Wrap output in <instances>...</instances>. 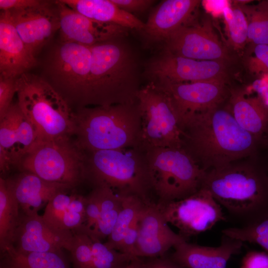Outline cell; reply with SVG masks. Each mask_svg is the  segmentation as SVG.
<instances>
[{
    "mask_svg": "<svg viewBox=\"0 0 268 268\" xmlns=\"http://www.w3.org/2000/svg\"><path fill=\"white\" fill-rule=\"evenodd\" d=\"M201 1L165 0L149 16L140 31L149 42L163 43L173 33L192 22L193 14Z\"/></svg>",
    "mask_w": 268,
    "mask_h": 268,
    "instance_id": "cell-20",
    "label": "cell"
},
{
    "mask_svg": "<svg viewBox=\"0 0 268 268\" xmlns=\"http://www.w3.org/2000/svg\"><path fill=\"white\" fill-rule=\"evenodd\" d=\"M141 120V146L182 148V132L175 109L168 95L149 82L137 95Z\"/></svg>",
    "mask_w": 268,
    "mask_h": 268,
    "instance_id": "cell-9",
    "label": "cell"
},
{
    "mask_svg": "<svg viewBox=\"0 0 268 268\" xmlns=\"http://www.w3.org/2000/svg\"><path fill=\"white\" fill-rule=\"evenodd\" d=\"M145 73L154 83L215 81L227 83L226 62L198 60L161 53L148 62Z\"/></svg>",
    "mask_w": 268,
    "mask_h": 268,
    "instance_id": "cell-12",
    "label": "cell"
},
{
    "mask_svg": "<svg viewBox=\"0 0 268 268\" xmlns=\"http://www.w3.org/2000/svg\"><path fill=\"white\" fill-rule=\"evenodd\" d=\"M185 241L170 228L156 203L145 204L139 217L136 257L164 256L171 248Z\"/></svg>",
    "mask_w": 268,
    "mask_h": 268,
    "instance_id": "cell-17",
    "label": "cell"
},
{
    "mask_svg": "<svg viewBox=\"0 0 268 268\" xmlns=\"http://www.w3.org/2000/svg\"><path fill=\"white\" fill-rule=\"evenodd\" d=\"M17 103L35 128L39 140L74 135V112L65 99L43 78L25 73L16 80Z\"/></svg>",
    "mask_w": 268,
    "mask_h": 268,
    "instance_id": "cell-6",
    "label": "cell"
},
{
    "mask_svg": "<svg viewBox=\"0 0 268 268\" xmlns=\"http://www.w3.org/2000/svg\"><path fill=\"white\" fill-rule=\"evenodd\" d=\"M98 190L100 201L99 219L90 234L102 241L111 233L122 207L123 197L107 185H94Z\"/></svg>",
    "mask_w": 268,
    "mask_h": 268,
    "instance_id": "cell-28",
    "label": "cell"
},
{
    "mask_svg": "<svg viewBox=\"0 0 268 268\" xmlns=\"http://www.w3.org/2000/svg\"><path fill=\"white\" fill-rule=\"evenodd\" d=\"M120 268H143V262L140 258H136L128 264Z\"/></svg>",
    "mask_w": 268,
    "mask_h": 268,
    "instance_id": "cell-46",
    "label": "cell"
},
{
    "mask_svg": "<svg viewBox=\"0 0 268 268\" xmlns=\"http://www.w3.org/2000/svg\"><path fill=\"white\" fill-rule=\"evenodd\" d=\"M120 8L132 14L141 12L149 8L155 2L153 0H111Z\"/></svg>",
    "mask_w": 268,
    "mask_h": 268,
    "instance_id": "cell-41",
    "label": "cell"
},
{
    "mask_svg": "<svg viewBox=\"0 0 268 268\" xmlns=\"http://www.w3.org/2000/svg\"><path fill=\"white\" fill-rule=\"evenodd\" d=\"M85 223L84 230L90 234L93 231L100 215V201L97 188L85 196Z\"/></svg>",
    "mask_w": 268,
    "mask_h": 268,
    "instance_id": "cell-36",
    "label": "cell"
},
{
    "mask_svg": "<svg viewBox=\"0 0 268 268\" xmlns=\"http://www.w3.org/2000/svg\"><path fill=\"white\" fill-rule=\"evenodd\" d=\"M31 53L14 27L8 10L0 15V76L18 78L36 65Z\"/></svg>",
    "mask_w": 268,
    "mask_h": 268,
    "instance_id": "cell-22",
    "label": "cell"
},
{
    "mask_svg": "<svg viewBox=\"0 0 268 268\" xmlns=\"http://www.w3.org/2000/svg\"><path fill=\"white\" fill-rule=\"evenodd\" d=\"M222 233L242 242L258 244L268 253V216L247 225L224 229Z\"/></svg>",
    "mask_w": 268,
    "mask_h": 268,
    "instance_id": "cell-32",
    "label": "cell"
},
{
    "mask_svg": "<svg viewBox=\"0 0 268 268\" xmlns=\"http://www.w3.org/2000/svg\"><path fill=\"white\" fill-rule=\"evenodd\" d=\"M143 268H185L174 262L171 258L164 256L150 258L146 262H143Z\"/></svg>",
    "mask_w": 268,
    "mask_h": 268,
    "instance_id": "cell-43",
    "label": "cell"
},
{
    "mask_svg": "<svg viewBox=\"0 0 268 268\" xmlns=\"http://www.w3.org/2000/svg\"><path fill=\"white\" fill-rule=\"evenodd\" d=\"M0 268H8V267L3 263H2L0 264Z\"/></svg>",
    "mask_w": 268,
    "mask_h": 268,
    "instance_id": "cell-48",
    "label": "cell"
},
{
    "mask_svg": "<svg viewBox=\"0 0 268 268\" xmlns=\"http://www.w3.org/2000/svg\"><path fill=\"white\" fill-rule=\"evenodd\" d=\"M71 9L97 21L141 31L145 23L120 8L111 0H60Z\"/></svg>",
    "mask_w": 268,
    "mask_h": 268,
    "instance_id": "cell-25",
    "label": "cell"
},
{
    "mask_svg": "<svg viewBox=\"0 0 268 268\" xmlns=\"http://www.w3.org/2000/svg\"><path fill=\"white\" fill-rule=\"evenodd\" d=\"M23 214H38L39 210L58 192L73 189L47 181L36 174L23 171L14 178L5 179Z\"/></svg>",
    "mask_w": 268,
    "mask_h": 268,
    "instance_id": "cell-23",
    "label": "cell"
},
{
    "mask_svg": "<svg viewBox=\"0 0 268 268\" xmlns=\"http://www.w3.org/2000/svg\"><path fill=\"white\" fill-rule=\"evenodd\" d=\"M89 235L92 241L91 268H120L138 258L111 249L96 237Z\"/></svg>",
    "mask_w": 268,
    "mask_h": 268,
    "instance_id": "cell-33",
    "label": "cell"
},
{
    "mask_svg": "<svg viewBox=\"0 0 268 268\" xmlns=\"http://www.w3.org/2000/svg\"><path fill=\"white\" fill-rule=\"evenodd\" d=\"M239 268H268V253L248 252L243 257Z\"/></svg>",
    "mask_w": 268,
    "mask_h": 268,
    "instance_id": "cell-40",
    "label": "cell"
},
{
    "mask_svg": "<svg viewBox=\"0 0 268 268\" xmlns=\"http://www.w3.org/2000/svg\"><path fill=\"white\" fill-rule=\"evenodd\" d=\"M223 103L180 123L182 148L205 172L257 155L264 145L238 124Z\"/></svg>",
    "mask_w": 268,
    "mask_h": 268,
    "instance_id": "cell-1",
    "label": "cell"
},
{
    "mask_svg": "<svg viewBox=\"0 0 268 268\" xmlns=\"http://www.w3.org/2000/svg\"><path fill=\"white\" fill-rule=\"evenodd\" d=\"M62 41L91 47L113 38L125 37L129 30L120 26L92 20L58 0Z\"/></svg>",
    "mask_w": 268,
    "mask_h": 268,
    "instance_id": "cell-19",
    "label": "cell"
},
{
    "mask_svg": "<svg viewBox=\"0 0 268 268\" xmlns=\"http://www.w3.org/2000/svg\"><path fill=\"white\" fill-rule=\"evenodd\" d=\"M72 232V240L68 252L73 268H91L92 241L90 235L83 229Z\"/></svg>",
    "mask_w": 268,
    "mask_h": 268,
    "instance_id": "cell-34",
    "label": "cell"
},
{
    "mask_svg": "<svg viewBox=\"0 0 268 268\" xmlns=\"http://www.w3.org/2000/svg\"><path fill=\"white\" fill-rule=\"evenodd\" d=\"M71 231L55 227L38 214H22L11 245L19 253L69 251L72 240Z\"/></svg>",
    "mask_w": 268,
    "mask_h": 268,
    "instance_id": "cell-16",
    "label": "cell"
},
{
    "mask_svg": "<svg viewBox=\"0 0 268 268\" xmlns=\"http://www.w3.org/2000/svg\"><path fill=\"white\" fill-rule=\"evenodd\" d=\"M124 37L90 47L91 60L85 107L137 101L141 88L138 60Z\"/></svg>",
    "mask_w": 268,
    "mask_h": 268,
    "instance_id": "cell-3",
    "label": "cell"
},
{
    "mask_svg": "<svg viewBox=\"0 0 268 268\" xmlns=\"http://www.w3.org/2000/svg\"><path fill=\"white\" fill-rule=\"evenodd\" d=\"M253 89L258 92V96L264 104L268 107V83H267L265 81H257L254 84Z\"/></svg>",
    "mask_w": 268,
    "mask_h": 268,
    "instance_id": "cell-45",
    "label": "cell"
},
{
    "mask_svg": "<svg viewBox=\"0 0 268 268\" xmlns=\"http://www.w3.org/2000/svg\"><path fill=\"white\" fill-rule=\"evenodd\" d=\"M264 145L268 148V130L263 138Z\"/></svg>",
    "mask_w": 268,
    "mask_h": 268,
    "instance_id": "cell-47",
    "label": "cell"
},
{
    "mask_svg": "<svg viewBox=\"0 0 268 268\" xmlns=\"http://www.w3.org/2000/svg\"><path fill=\"white\" fill-rule=\"evenodd\" d=\"M145 204H147L137 197H123L121 210L111 233L105 242L108 247L119 250L126 232L137 218Z\"/></svg>",
    "mask_w": 268,
    "mask_h": 268,
    "instance_id": "cell-29",
    "label": "cell"
},
{
    "mask_svg": "<svg viewBox=\"0 0 268 268\" xmlns=\"http://www.w3.org/2000/svg\"><path fill=\"white\" fill-rule=\"evenodd\" d=\"M145 149L157 204L186 198L201 188L205 172L183 148Z\"/></svg>",
    "mask_w": 268,
    "mask_h": 268,
    "instance_id": "cell-7",
    "label": "cell"
},
{
    "mask_svg": "<svg viewBox=\"0 0 268 268\" xmlns=\"http://www.w3.org/2000/svg\"><path fill=\"white\" fill-rule=\"evenodd\" d=\"M244 11L248 22V41L254 46L268 45V0L254 6L237 2Z\"/></svg>",
    "mask_w": 268,
    "mask_h": 268,
    "instance_id": "cell-31",
    "label": "cell"
},
{
    "mask_svg": "<svg viewBox=\"0 0 268 268\" xmlns=\"http://www.w3.org/2000/svg\"></svg>",
    "mask_w": 268,
    "mask_h": 268,
    "instance_id": "cell-49",
    "label": "cell"
},
{
    "mask_svg": "<svg viewBox=\"0 0 268 268\" xmlns=\"http://www.w3.org/2000/svg\"><path fill=\"white\" fill-rule=\"evenodd\" d=\"M254 56L246 60V66L249 71L254 73H268V45H254Z\"/></svg>",
    "mask_w": 268,
    "mask_h": 268,
    "instance_id": "cell-37",
    "label": "cell"
},
{
    "mask_svg": "<svg viewBox=\"0 0 268 268\" xmlns=\"http://www.w3.org/2000/svg\"><path fill=\"white\" fill-rule=\"evenodd\" d=\"M201 188L241 226L268 216V164L259 153L206 171Z\"/></svg>",
    "mask_w": 268,
    "mask_h": 268,
    "instance_id": "cell-2",
    "label": "cell"
},
{
    "mask_svg": "<svg viewBox=\"0 0 268 268\" xmlns=\"http://www.w3.org/2000/svg\"><path fill=\"white\" fill-rule=\"evenodd\" d=\"M87 153V180L104 184L118 195L135 196L145 203L152 202V191L146 149L141 146L103 150Z\"/></svg>",
    "mask_w": 268,
    "mask_h": 268,
    "instance_id": "cell-5",
    "label": "cell"
},
{
    "mask_svg": "<svg viewBox=\"0 0 268 268\" xmlns=\"http://www.w3.org/2000/svg\"><path fill=\"white\" fill-rule=\"evenodd\" d=\"M140 214V213L126 232L119 250L120 252L134 257H135V249L138 237V220Z\"/></svg>",
    "mask_w": 268,
    "mask_h": 268,
    "instance_id": "cell-39",
    "label": "cell"
},
{
    "mask_svg": "<svg viewBox=\"0 0 268 268\" xmlns=\"http://www.w3.org/2000/svg\"><path fill=\"white\" fill-rule=\"evenodd\" d=\"M39 140L37 132L20 109L12 103L0 119V169L5 173L13 166H19Z\"/></svg>",
    "mask_w": 268,
    "mask_h": 268,
    "instance_id": "cell-15",
    "label": "cell"
},
{
    "mask_svg": "<svg viewBox=\"0 0 268 268\" xmlns=\"http://www.w3.org/2000/svg\"><path fill=\"white\" fill-rule=\"evenodd\" d=\"M42 1L39 0H0V8L3 11L21 10L37 6Z\"/></svg>",
    "mask_w": 268,
    "mask_h": 268,
    "instance_id": "cell-42",
    "label": "cell"
},
{
    "mask_svg": "<svg viewBox=\"0 0 268 268\" xmlns=\"http://www.w3.org/2000/svg\"><path fill=\"white\" fill-rule=\"evenodd\" d=\"M227 106L238 124L263 141L268 130V107L258 96H246L245 89H229Z\"/></svg>",
    "mask_w": 268,
    "mask_h": 268,
    "instance_id": "cell-24",
    "label": "cell"
},
{
    "mask_svg": "<svg viewBox=\"0 0 268 268\" xmlns=\"http://www.w3.org/2000/svg\"><path fill=\"white\" fill-rule=\"evenodd\" d=\"M9 12L16 31L34 55L60 28L57 5L56 9L46 1L35 6Z\"/></svg>",
    "mask_w": 268,
    "mask_h": 268,
    "instance_id": "cell-18",
    "label": "cell"
},
{
    "mask_svg": "<svg viewBox=\"0 0 268 268\" xmlns=\"http://www.w3.org/2000/svg\"><path fill=\"white\" fill-rule=\"evenodd\" d=\"M162 53L184 58L227 62L228 49L219 40L209 21L182 26L163 43Z\"/></svg>",
    "mask_w": 268,
    "mask_h": 268,
    "instance_id": "cell-13",
    "label": "cell"
},
{
    "mask_svg": "<svg viewBox=\"0 0 268 268\" xmlns=\"http://www.w3.org/2000/svg\"><path fill=\"white\" fill-rule=\"evenodd\" d=\"M6 179L0 178V247L3 253L10 247L22 215Z\"/></svg>",
    "mask_w": 268,
    "mask_h": 268,
    "instance_id": "cell-26",
    "label": "cell"
},
{
    "mask_svg": "<svg viewBox=\"0 0 268 268\" xmlns=\"http://www.w3.org/2000/svg\"><path fill=\"white\" fill-rule=\"evenodd\" d=\"M203 5L205 9L213 13H222L223 8L227 5L230 4L229 2L226 0H203L202 2Z\"/></svg>",
    "mask_w": 268,
    "mask_h": 268,
    "instance_id": "cell-44",
    "label": "cell"
},
{
    "mask_svg": "<svg viewBox=\"0 0 268 268\" xmlns=\"http://www.w3.org/2000/svg\"><path fill=\"white\" fill-rule=\"evenodd\" d=\"M225 6L222 11L227 42L235 50L242 49L248 41V22L246 15L237 2Z\"/></svg>",
    "mask_w": 268,
    "mask_h": 268,
    "instance_id": "cell-30",
    "label": "cell"
},
{
    "mask_svg": "<svg viewBox=\"0 0 268 268\" xmlns=\"http://www.w3.org/2000/svg\"><path fill=\"white\" fill-rule=\"evenodd\" d=\"M2 254L8 268H70L63 251L19 253L8 247Z\"/></svg>",
    "mask_w": 268,
    "mask_h": 268,
    "instance_id": "cell-27",
    "label": "cell"
},
{
    "mask_svg": "<svg viewBox=\"0 0 268 268\" xmlns=\"http://www.w3.org/2000/svg\"><path fill=\"white\" fill-rule=\"evenodd\" d=\"M17 78L0 76V119L5 115L12 104L13 96L17 91Z\"/></svg>",
    "mask_w": 268,
    "mask_h": 268,
    "instance_id": "cell-38",
    "label": "cell"
},
{
    "mask_svg": "<svg viewBox=\"0 0 268 268\" xmlns=\"http://www.w3.org/2000/svg\"><path fill=\"white\" fill-rule=\"evenodd\" d=\"M242 246V241L222 234L218 247L182 242L174 247L171 258L185 268H227L230 258L239 254Z\"/></svg>",
    "mask_w": 268,
    "mask_h": 268,
    "instance_id": "cell-21",
    "label": "cell"
},
{
    "mask_svg": "<svg viewBox=\"0 0 268 268\" xmlns=\"http://www.w3.org/2000/svg\"><path fill=\"white\" fill-rule=\"evenodd\" d=\"M73 189L58 192L46 205L42 216L46 221L56 228L63 229L62 223L63 216L71 200Z\"/></svg>",
    "mask_w": 268,
    "mask_h": 268,
    "instance_id": "cell-35",
    "label": "cell"
},
{
    "mask_svg": "<svg viewBox=\"0 0 268 268\" xmlns=\"http://www.w3.org/2000/svg\"><path fill=\"white\" fill-rule=\"evenodd\" d=\"M91 60L90 47L71 42L62 41L51 55L50 84L69 104L86 106Z\"/></svg>",
    "mask_w": 268,
    "mask_h": 268,
    "instance_id": "cell-10",
    "label": "cell"
},
{
    "mask_svg": "<svg viewBox=\"0 0 268 268\" xmlns=\"http://www.w3.org/2000/svg\"><path fill=\"white\" fill-rule=\"evenodd\" d=\"M19 166L47 181L72 189L87 180V153L71 138L39 140Z\"/></svg>",
    "mask_w": 268,
    "mask_h": 268,
    "instance_id": "cell-8",
    "label": "cell"
},
{
    "mask_svg": "<svg viewBox=\"0 0 268 268\" xmlns=\"http://www.w3.org/2000/svg\"><path fill=\"white\" fill-rule=\"evenodd\" d=\"M157 205L166 221L176 227L187 240L226 220L221 205L203 188L186 198Z\"/></svg>",
    "mask_w": 268,
    "mask_h": 268,
    "instance_id": "cell-11",
    "label": "cell"
},
{
    "mask_svg": "<svg viewBox=\"0 0 268 268\" xmlns=\"http://www.w3.org/2000/svg\"><path fill=\"white\" fill-rule=\"evenodd\" d=\"M152 83L170 98L179 125L180 122L196 113L223 104L229 95L227 83L219 81Z\"/></svg>",
    "mask_w": 268,
    "mask_h": 268,
    "instance_id": "cell-14",
    "label": "cell"
},
{
    "mask_svg": "<svg viewBox=\"0 0 268 268\" xmlns=\"http://www.w3.org/2000/svg\"><path fill=\"white\" fill-rule=\"evenodd\" d=\"M74 119L73 140L86 153L141 146V120L137 101L78 108Z\"/></svg>",
    "mask_w": 268,
    "mask_h": 268,
    "instance_id": "cell-4",
    "label": "cell"
}]
</instances>
